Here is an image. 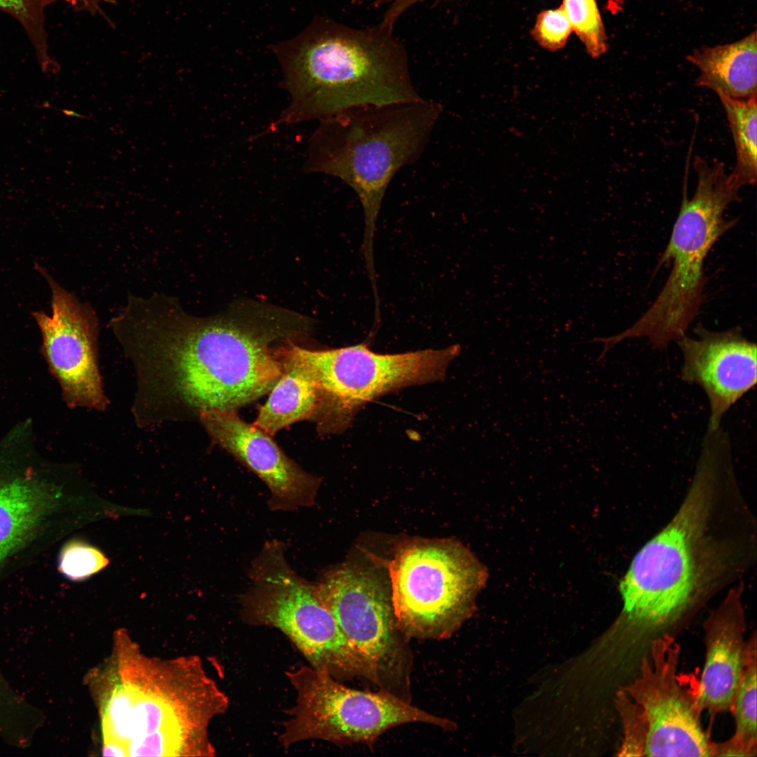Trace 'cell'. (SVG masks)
<instances>
[{
    "instance_id": "cell-3",
    "label": "cell",
    "mask_w": 757,
    "mask_h": 757,
    "mask_svg": "<svg viewBox=\"0 0 757 757\" xmlns=\"http://www.w3.org/2000/svg\"><path fill=\"white\" fill-rule=\"evenodd\" d=\"M380 24L357 29L316 17L299 35L274 46L290 100L278 123L329 117L364 105L421 98L404 48Z\"/></svg>"
},
{
    "instance_id": "cell-26",
    "label": "cell",
    "mask_w": 757,
    "mask_h": 757,
    "mask_svg": "<svg viewBox=\"0 0 757 757\" xmlns=\"http://www.w3.org/2000/svg\"><path fill=\"white\" fill-rule=\"evenodd\" d=\"M124 749L116 744H108L103 749V754L104 756H124Z\"/></svg>"
},
{
    "instance_id": "cell-19",
    "label": "cell",
    "mask_w": 757,
    "mask_h": 757,
    "mask_svg": "<svg viewBox=\"0 0 757 757\" xmlns=\"http://www.w3.org/2000/svg\"><path fill=\"white\" fill-rule=\"evenodd\" d=\"M756 635L753 632L747 640L744 667L730 711L735 719V732L723 742H714L713 756H756Z\"/></svg>"
},
{
    "instance_id": "cell-22",
    "label": "cell",
    "mask_w": 757,
    "mask_h": 757,
    "mask_svg": "<svg viewBox=\"0 0 757 757\" xmlns=\"http://www.w3.org/2000/svg\"><path fill=\"white\" fill-rule=\"evenodd\" d=\"M560 6L587 53L592 58L604 55L608 37L596 0H562Z\"/></svg>"
},
{
    "instance_id": "cell-5",
    "label": "cell",
    "mask_w": 757,
    "mask_h": 757,
    "mask_svg": "<svg viewBox=\"0 0 757 757\" xmlns=\"http://www.w3.org/2000/svg\"><path fill=\"white\" fill-rule=\"evenodd\" d=\"M697 186L689 199L684 186L680 210L659 266L672 268L661 292L631 327L608 337L612 346L625 339L646 338L653 348L664 349L681 339L704 301L707 283L704 261L718 240L735 224L724 218L726 209L739 201V188L721 162L695 157Z\"/></svg>"
},
{
    "instance_id": "cell-24",
    "label": "cell",
    "mask_w": 757,
    "mask_h": 757,
    "mask_svg": "<svg viewBox=\"0 0 757 757\" xmlns=\"http://www.w3.org/2000/svg\"><path fill=\"white\" fill-rule=\"evenodd\" d=\"M573 32L571 23L561 6L540 12L531 34L543 48L549 51L562 49Z\"/></svg>"
},
{
    "instance_id": "cell-14",
    "label": "cell",
    "mask_w": 757,
    "mask_h": 757,
    "mask_svg": "<svg viewBox=\"0 0 757 757\" xmlns=\"http://www.w3.org/2000/svg\"><path fill=\"white\" fill-rule=\"evenodd\" d=\"M197 417L214 443L264 482L271 510L293 511L315 505L320 478L285 455L271 435L246 423L236 411L205 409Z\"/></svg>"
},
{
    "instance_id": "cell-4",
    "label": "cell",
    "mask_w": 757,
    "mask_h": 757,
    "mask_svg": "<svg viewBox=\"0 0 757 757\" xmlns=\"http://www.w3.org/2000/svg\"><path fill=\"white\" fill-rule=\"evenodd\" d=\"M442 106L413 102L359 106L323 118L310 142L306 168L336 177L357 193L364 217L363 254L375 272L374 241L388 186L428 145Z\"/></svg>"
},
{
    "instance_id": "cell-7",
    "label": "cell",
    "mask_w": 757,
    "mask_h": 757,
    "mask_svg": "<svg viewBox=\"0 0 757 757\" xmlns=\"http://www.w3.org/2000/svg\"><path fill=\"white\" fill-rule=\"evenodd\" d=\"M398 627L407 638L451 636L474 613L487 569L465 546L448 538H411L388 564Z\"/></svg>"
},
{
    "instance_id": "cell-8",
    "label": "cell",
    "mask_w": 757,
    "mask_h": 757,
    "mask_svg": "<svg viewBox=\"0 0 757 757\" xmlns=\"http://www.w3.org/2000/svg\"><path fill=\"white\" fill-rule=\"evenodd\" d=\"M293 352L312 376L318 402L311 418L322 435L343 432L369 402L403 388L443 380L461 354L459 344L396 354L372 351L365 343Z\"/></svg>"
},
{
    "instance_id": "cell-13",
    "label": "cell",
    "mask_w": 757,
    "mask_h": 757,
    "mask_svg": "<svg viewBox=\"0 0 757 757\" xmlns=\"http://www.w3.org/2000/svg\"><path fill=\"white\" fill-rule=\"evenodd\" d=\"M36 269L50 289L52 314L36 311L32 315L41 333V352L63 400L71 409L104 410L109 401L99 369L97 314L44 268L36 265Z\"/></svg>"
},
{
    "instance_id": "cell-25",
    "label": "cell",
    "mask_w": 757,
    "mask_h": 757,
    "mask_svg": "<svg viewBox=\"0 0 757 757\" xmlns=\"http://www.w3.org/2000/svg\"><path fill=\"white\" fill-rule=\"evenodd\" d=\"M615 702L624 733L618 755L643 756L646 732L635 704L621 689L617 692Z\"/></svg>"
},
{
    "instance_id": "cell-21",
    "label": "cell",
    "mask_w": 757,
    "mask_h": 757,
    "mask_svg": "<svg viewBox=\"0 0 757 757\" xmlns=\"http://www.w3.org/2000/svg\"><path fill=\"white\" fill-rule=\"evenodd\" d=\"M63 1L79 11H86L93 15L104 13L101 2L111 0H0V10L8 13L20 23L31 42L41 67L45 70L55 69V62L48 54V36L45 25V11L51 4Z\"/></svg>"
},
{
    "instance_id": "cell-9",
    "label": "cell",
    "mask_w": 757,
    "mask_h": 757,
    "mask_svg": "<svg viewBox=\"0 0 757 757\" xmlns=\"http://www.w3.org/2000/svg\"><path fill=\"white\" fill-rule=\"evenodd\" d=\"M286 675L296 693L279 736L286 749L311 739L369 744L391 728L416 722L455 729L449 719L414 707L390 691L350 688L327 671L310 665L291 669Z\"/></svg>"
},
{
    "instance_id": "cell-16",
    "label": "cell",
    "mask_w": 757,
    "mask_h": 757,
    "mask_svg": "<svg viewBox=\"0 0 757 757\" xmlns=\"http://www.w3.org/2000/svg\"><path fill=\"white\" fill-rule=\"evenodd\" d=\"M742 588L731 589L705 620V660L699 683V702L711 718L730 711L743 673L747 640Z\"/></svg>"
},
{
    "instance_id": "cell-11",
    "label": "cell",
    "mask_w": 757,
    "mask_h": 757,
    "mask_svg": "<svg viewBox=\"0 0 757 757\" xmlns=\"http://www.w3.org/2000/svg\"><path fill=\"white\" fill-rule=\"evenodd\" d=\"M680 652L668 633L653 639L639 674L620 688L645 726L643 756H713L714 742L702 726L699 683L688 687L678 675Z\"/></svg>"
},
{
    "instance_id": "cell-6",
    "label": "cell",
    "mask_w": 757,
    "mask_h": 757,
    "mask_svg": "<svg viewBox=\"0 0 757 757\" xmlns=\"http://www.w3.org/2000/svg\"><path fill=\"white\" fill-rule=\"evenodd\" d=\"M248 577L250 585L238 599L245 623L280 630L310 666L338 681L362 678L379 686L367 659L320 600L315 582L290 566L283 543L276 539L266 542L251 562Z\"/></svg>"
},
{
    "instance_id": "cell-2",
    "label": "cell",
    "mask_w": 757,
    "mask_h": 757,
    "mask_svg": "<svg viewBox=\"0 0 757 757\" xmlns=\"http://www.w3.org/2000/svg\"><path fill=\"white\" fill-rule=\"evenodd\" d=\"M725 449L702 444L695 476L669 523L636 554L620 583L623 601L614 629L628 650L678 621L724 574L727 557L707 537V524Z\"/></svg>"
},
{
    "instance_id": "cell-1",
    "label": "cell",
    "mask_w": 757,
    "mask_h": 757,
    "mask_svg": "<svg viewBox=\"0 0 757 757\" xmlns=\"http://www.w3.org/2000/svg\"><path fill=\"white\" fill-rule=\"evenodd\" d=\"M311 328L304 315L257 301L200 318L172 296H130L115 334L135 371V419L146 428L236 411L271 391Z\"/></svg>"
},
{
    "instance_id": "cell-18",
    "label": "cell",
    "mask_w": 757,
    "mask_h": 757,
    "mask_svg": "<svg viewBox=\"0 0 757 757\" xmlns=\"http://www.w3.org/2000/svg\"><path fill=\"white\" fill-rule=\"evenodd\" d=\"M294 345L288 350L280 378L253 423L271 436L296 422L311 420L317 406L315 381L293 352Z\"/></svg>"
},
{
    "instance_id": "cell-15",
    "label": "cell",
    "mask_w": 757,
    "mask_h": 757,
    "mask_svg": "<svg viewBox=\"0 0 757 757\" xmlns=\"http://www.w3.org/2000/svg\"><path fill=\"white\" fill-rule=\"evenodd\" d=\"M696 338L676 341L683 355L681 379L699 386L709 402L708 428L720 427L725 414L756 384V344L737 329L712 332L699 325Z\"/></svg>"
},
{
    "instance_id": "cell-17",
    "label": "cell",
    "mask_w": 757,
    "mask_h": 757,
    "mask_svg": "<svg viewBox=\"0 0 757 757\" xmlns=\"http://www.w3.org/2000/svg\"><path fill=\"white\" fill-rule=\"evenodd\" d=\"M687 60L699 70L697 86L732 99L757 95L756 30L732 43L696 49Z\"/></svg>"
},
{
    "instance_id": "cell-20",
    "label": "cell",
    "mask_w": 757,
    "mask_h": 757,
    "mask_svg": "<svg viewBox=\"0 0 757 757\" xmlns=\"http://www.w3.org/2000/svg\"><path fill=\"white\" fill-rule=\"evenodd\" d=\"M735 143L736 163L729 176L739 188L754 184L757 176V95L732 99L718 95Z\"/></svg>"
},
{
    "instance_id": "cell-12",
    "label": "cell",
    "mask_w": 757,
    "mask_h": 757,
    "mask_svg": "<svg viewBox=\"0 0 757 757\" xmlns=\"http://www.w3.org/2000/svg\"><path fill=\"white\" fill-rule=\"evenodd\" d=\"M46 465L0 456V581L57 540L74 498Z\"/></svg>"
},
{
    "instance_id": "cell-10",
    "label": "cell",
    "mask_w": 757,
    "mask_h": 757,
    "mask_svg": "<svg viewBox=\"0 0 757 757\" xmlns=\"http://www.w3.org/2000/svg\"><path fill=\"white\" fill-rule=\"evenodd\" d=\"M315 585L320 600L374 669L381 689L398 695L397 687L409 686L411 656L390 582L374 569L346 561L321 573Z\"/></svg>"
},
{
    "instance_id": "cell-23",
    "label": "cell",
    "mask_w": 757,
    "mask_h": 757,
    "mask_svg": "<svg viewBox=\"0 0 757 757\" xmlns=\"http://www.w3.org/2000/svg\"><path fill=\"white\" fill-rule=\"evenodd\" d=\"M109 564L106 555L83 540L73 539L62 547L58 569L67 578L81 581L100 572Z\"/></svg>"
}]
</instances>
